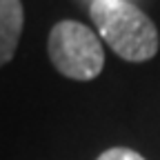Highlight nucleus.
<instances>
[{"label": "nucleus", "mask_w": 160, "mask_h": 160, "mask_svg": "<svg viewBox=\"0 0 160 160\" xmlns=\"http://www.w3.org/2000/svg\"><path fill=\"white\" fill-rule=\"evenodd\" d=\"M22 2L20 0H0V67H5L18 49L22 33Z\"/></svg>", "instance_id": "7ed1b4c3"}, {"label": "nucleus", "mask_w": 160, "mask_h": 160, "mask_svg": "<svg viewBox=\"0 0 160 160\" xmlns=\"http://www.w3.org/2000/svg\"><path fill=\"white\" fill-rule=\"evenodd\" d=\"M89 16L105 42L129 62H142L158 51V31L151 18L129 0H93Z\"/></svg>", "instance_id": "f257e3e1"}, {"label": "nucleus", "mask_w": 160, "mask_h": 160, "mask_svg": "<svg viewBox=\"0 0 160 160\" xmlns=\"http://www.w3.org/2000/svg\"><path fill=\"white\" fill-rule=\"evenodd\" d=\"M51 65L71 80H91L102 71L105 51L98 36L76 20H60L49 31Z\"/></svg>", "instance_id": "f03ea898"}, {"label": "nucleus", "mask_w": 160, "mask_h": 160, "mask_svg": "<svg viewBox=\"0 0 160 160\" xmlns=\"http://www.w3.org/2000/svg\"><path fill=\"white\" fill-rule=\"evenodd\" d=\"M96 160H145L140 153H136L133 149H125V147H113L107 149L105 153H100Z\"/></svg>", "instance_id": "20e7f679"}]
</instances>
